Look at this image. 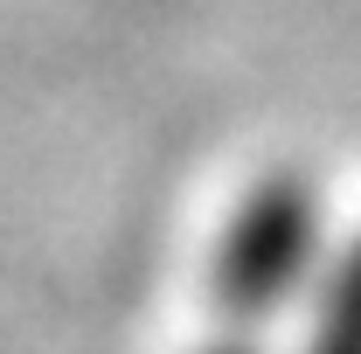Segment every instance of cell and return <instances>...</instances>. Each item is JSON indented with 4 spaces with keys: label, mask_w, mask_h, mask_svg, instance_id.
I'll list each match as a JSON object with an SVG mask.
<instances>
[{
    "label": "cell",
    "mask_w": 361,
    "mask_h": 354,
    "mask_svg": "<svg viewBox=\"0 0 361 354\" xmlns=\"http://www.w3.org/2000/svg\"><path fill=\"white\" fill-rule=\"evenodd\" d=\"M319 202L306 181L278 174L264 188H250V202L229 216L223 250H216V306L236 326L278 319L306 292V278L319 271Z\"/></svg>",
    "instance_id": "cell-1"
},
{
    "label": "cell",
    "mask_w": 361,
    "mask_h": 354,
    "mask_svg": "<svg viewBox=\"0 0 361 354\" xmlns=\"http://www.w3.org/2000/svg\"><path fill=\"white\" fill-rule=\"evenodd\" d=\"M209 354H264V348H257L250 334H236V341H216V348H209Z\"/></svg>",
    "instance_id": "cell-2"
}]
</instances>
